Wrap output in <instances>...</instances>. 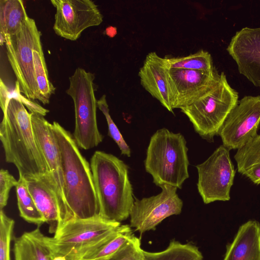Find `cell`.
<instances>
[{
    "instance_id": "obj_2",
    "label": "cell",
    "mask_w": 260,
    "mask_h": 260,
    "mask_svg": "<svg viewBox=\"0 0 260 260\" xmlns=\"http://www.w3.org/2000/svg\"><path fill=\"white\" fill-rule=\"evenodd\" d=\"M0 139L5 159L13 164L19 176H38L49 172L35 139L30 113L19 100L11 99L0 124Z\"/></svg>"
},
{
    "instance_id": "obj_7",
    "label": "cell",
    "mask_w": 260,
    "mask_h": 260,
    "mask_svg": "<svg viewBox=\"0 0 260 260\" xmlns=\"http://www.w3.org/2000/svg\"><path fill=\"white\" fill-rule=\"evenodd\" d=\"M94 78L93 74L77 68L69 78V87L66 91L74 104L73 137L78 147L84 150L97 146L104 138L97 124Z\"/></svg>"
},
{
    "instance_id": "obj_5",
    "label": "cell",
    "mask_w": 260,
    "mask_h": 260,
    "mask_svg": "<svg viewBox=\"0 0 260 260\" xmlns=\"http://www.w3.org/2000/svg\"><path fill=\"white\" fill-rule=\"evenodd\" d=\"M123 224L100 215L88 218H72L59 226L49 242L55 253L71 260L81 259L114 237Z\"/></svg>"
},
{
    "instance_id": "obj_16",
    "label": "cell",
    "mask_w": 260,
    "mask_h": 260,
    "mask_svg": "<svg viewBox=\"0 0 260 260\" xmlns=\"http://www.w3.org/2000/svg\"><path fill=\"white\" fill-rule=\"evenodd\" d=\"M30 116L37 144L65 201L60 152L53 132L52 124L46 120L44 116L39 114L30 113Z\"/></svg>"
},
{
    "instance_id": "obj_3",
    "label": "cell",
    "mask_w": 260,
    "mask_h": 260,
    "mask_svg": "<svg viewBox=\"0 0 260 260\" xmlns=\"http://www.w3.org/2000/svg\"><path fill=\"white\" fill-rule=\"evenodd\" d=\"M100 215L121 223L129 217L135 200L128 167L115 155L96 151L90 164Z\"/></svg>"
},
{
    "instance_id": "obj_13",
    "label": "cell",
    "mask_w": 260,
    "mask_h": 260,
    "mask_svg": "<svg viewBox=\"0 0 260 260\" xmlns=\"http://www.w3.org/2000/svg\"><path fill=\"white\" fill-rule=\"evenodd\" d=\"M24 179L38 209L49 225L50 233H55L64 223L74 218L50 172Z\"/></svg>"
},
{
    "instance_id": "obj_9",
    "label": "cell",
    "mask_w": 260,
    "mask_h": 260,
    "mask_svg": "<svg viewBox=\"0 0 260 260\" xmlns=\"http://www.w3.org/2000/svg\"><path fill=\"white\" fill-rule=\"evenodd\" d=\"M229 152L220 145L205 161L196 166L198 190L205 204L230 200L236 171Z\"/></svg>"
},
{
    "instance_id": "obj_6",
    "label": "cell",
    "mask_w": 260,
    "mask_h": 260,
    "mask_svg": "<svg viewBox=\"0 0 260 260\" xmlns=\"http://www.w3.org/2000/svg\"><path fill=\"white\" fill-rule=\"evenodd\" d=\"M238 102V93L230 85L222 72L204 94L180 110L188 118L196 132L204 139L212 142Z\"/></svg>"
},
{
    "instance_id": "obj_24",
    "label": "cell",
    "mask_w": 260,
    "mask_h": 260,
    "mask_svg": "<svg viewBox=\"0 0 260 260\" xmlns=\"http://www.w3.org/2000/svg\"><path fill=\"white\" fill-rule=\"evenodd\" d=\"M165 57L169 69L192 70L207 73L213 72L215 69L211 54L203 49L185 56Z\"/></svg>"
},
{
    "instance_id": "obj_12",
    "label": "cell",
    "mask_w": 260,
    "mask_h": 260,
    "mask_svg": "<svg viewBox=\"0 0 260 260\" xmlns=\"http://www.w3.org/2000/svg\"><path fill=\"white\" fill-rule=\"evenodd\" d=\"M260 125V95H247L238 101L219 133L229 150L239 149L256 135Z\"/></svg>"
},
{
    "instance_id": "obj_19",
    "label": "cell",
    "mask_w": 260,
    "mask_h": 260,
    "mask_svg": "<svg viewBox=\"0 0 260 260\" xmlns=\"http://www.w3.org/2000/svg\"><path fill=\"white\" fill-rule=\"evenodd\" d=\"M14 260H52L56 254L40 226L15 238Z\"/></svg>"
},
{
    "instance_id": "obj_14",
    "label": "cell",
    "mask_w": 260,
    "mask_h": 260,
    "mask_svg": "<svg viewBox=\"0 0 260 260\" xmlns=\"http://www.w3.org/2000/svg\"><path fill=\"white\" fill-rule=\"evenodd\" d=\"M218 72L181 69H168L167 78L171 107L174 109L189 106L201 97L212 85Z\"/></svg>"
},
{
    "instance_id": "obj_21",
    "label": "cell",
    "mask_w": 260,
    "mask_h": 260,
    "mask_svg": "<svg viewBox=\"0 0 260 260\" xmlns=\"http://www.w3.org/2000/svg\"><path fill=\"white\" fill-rule=\"evenodd\" d=\"M199 248L192 243H182L175 239L160 251L143 250V260H203Z\"/></svg>"
},
{
    "instance_id": "obj_31",
    "label": "cell",
    "mask_w": 260,
    "mask_h": 260,
    "mask_svg": "<svg viewBox=\"0 0 260 260\" xmlns=\"http://www.w3.org/2000/svg\"><path fill=\"white\" fill-rule=\"evenodd\" d=\"M18 182L8 170L2 169L0 171V210L6 206L11 189Z\"/></svg>"
},
{
    "instance_id": "obj_23",
    "label": "cell",
    "mask_w": 260,
    "mask_h": 260,
    "mask_svg": "<svg viewBox=\"0 0 260 260\" xmlns=\"http://www.w3.org/2000/svg\"><path fill=\"white\" fill-rule=\"evenodd\" d=\"M16 187L20 216L27 222L40 226L45 220L30 193L24 178L19 176Z\"/></svg>"
},
{
    "instance_id": "obj_32",
    "label": "cell",
    "mask_w": 260,
    "mask_h": 260,
    "mask_svg": "<svg viewBox=\"0 0 260 260\" xmlns=\"http://www.w3.org/2000/svg\"><path fill=\"white\" fill-rule=\"evenodd\" d=\"M106 34L110 38H113L117 34V28L113 26H109L105 30Z\"/></svg>"
},
{
    "instance_id": "obj_8",
    "label": "cell",
    "mask_w": 260,
    "mask_h": 260,
    "mask_svg": "<svg viewBox=\"0 0 260 260\" xmlns=\"http://www.w3.org/2000/svg\"><path fill=\"white\" fill-rule=\"evenodd\" d=\"M41 37V32L34 19L29 17L15 34L5 36L7 58L21 93L29 100L39 101L33 51L42 46Z\"/></svg>"
},
{
    "instance_id": "obj_30",
    "label": "cell",
    "mask_w": 260,
    "mask_h": 260,
    "mask_svg": "<svg viewBox=\"0 0 260 260\" xmlns=\"http://www.w3.org/2000/svg\"><path fill=\"white\" fill-rule=\"evenodd\" d=\"M11 99H15L20 101L26 107L30 113H37L43 116H45L49 110L45 109L38 103L22 95L20 91L18 82H15V87L13 90L9 89L6 95V99L8 104Z\"/></svg>"
},
{
    "instance_id": "obj_26",
    "label": "cell",
    "mask_w": 260,
    "mask_h": 260,
    "mask_svg": "<svg viewBox=\"0 0 260 260\" xmlns=\"http://www.w3.org/2000/svg\"><path fill=\"white\" fill-rule=\"evenodd\" d=\"M33 56L36 79L40 95V101L46 105L49 103L51 95L55 93V87L49 79L42 46L34 50Z\"/></svg>"
},
{
    "instance_id": "obj_1",
    "label": "cell",
    "mask_w": 260,
    "mask_h": 260,
    "mask_svg": "<svg viewBox=\"0 0 260 260\" xmlns=\"http://www.w3.org/2000/svg\"><path fill=\"white\" fill-rule=\"evenodd\" d=\"M52 129L60 152L64 199L74 218L100 215L89 164L70 132L56 121L52 124Z\"/></svg>"
},
{
    "instance_id": "obj_11",
    "label": "cell",
    "mask_w": 260,
    "mask_h": 260,
    "mask_svg": "<svg viewBox=\"0 0 260 260\" xmlns=\"http://www.w3.org/2000/svg\"><path fill=\"white\" fill-rule=\"evenodd\" d=\"M56 12L53 29L66 39L76 41L86 28L102 23L103 16L91 0H51Z\"/></svg>"
},
{
    "instance_id": "obj_29",
    "label": "cell",
    "mask_w": 260,
    "mask_h": 260,
    "mask_svg": "<svg viewBox=\"0 0 260 260\" xmlns=\"http://www.w3.org/2000/svg\"><path fill=\"white\" fill-rule=\"evenodd\" d=\"M140 239L135 236L110 260H143Z\"/></svg>"
},
{
    "instance_id": "obj_22",
    "label": "cell",
    "mask_w": 260,
    "mask_h": 260,
    "mask_svg": "<svg viewBox=\"0 0 260 260\" xmlns=\"http://www.w3.org/2000/svg\"><path fill=\"white\" fill-rule=\"evenodd\" d=\"M28 17L22 1H0V34H15Z\"/></svg>"
},
{
    "instance_id": "obj_25",
    "label": "cell",
    "mask_w": 260,
    "mask_h": 260,
    "mask_svg": "<svg viewBox=\"0 0 260 260\" xmlns=\"http://www.w3.org/2000/svg\"><path fill=\"white\" fill-rule=\"evenodd\" d=\"M135 236L131 227L123 224L122 230L112 239L99 248L81 259L73 260H110Z\"/></svg>"
},
{
    "instance_id": "obj_17",
    "label": "cell",
    "mask_w": 260,
    "mask_h": 260,
    "mask_svg": "<svg viewBox=\"0 0 260 260\" xmlns=\"http://www.w3.org/2000/svg\"><path fill=\"white\" fill-rule=\"evenodd\" d=\"M168 69L165 57L159 56L155 52H151L146 56L138 76L144 89L169 111L173 113L169 99Z\"/></svg>"
},
{
    "instance_id": "obj_18",
    "label": "cell",
    "mask_w": 260,
    "mask_h": 260,
    "mask_svg": "<svg viewBox=\"0 0 260 260\" xmlns=\"http://www.w3.org/2000/svg\"><path fill=\"white\" fill-rule=\"evenodd\" d=\"M223 260H260V223L250 220L242 224Z\"/></svg>"
},
{
    "instance_id": "obj_27",
    "label": "cell",
    "mask_w": 260,
    "mask_h": 260,
    "mask_svg": "<svg viewBox=\"0 0 260 260\" xmlns=\"http://www.w3.org/2000/svg\"><path fill=\"white\" fill-rule=\"evenodd\" d=\"M96 105L97 107L103 113L106 118L108 127V135L118 145L122 154L126 155L128 157L131 156V149L110 116L105 94H103L99 100H97Z\"/></svg>"
},
{
    "instance_id": "obj_10",
    "label": "cell",
    "mask_w": 260,
    "mask_h": 260,
    "mask_svg": "<svg viewBox=\"0 0 260 260\" xmlns=\"http://www.w3.org/2000/svg\"><path fill=\"white\" fill-rule=\"evenodd\" d=\"M157 195L136 199L130 213V226L143 234L154 231L164 219L181 213L183 202L179 197L178 188L167 184L159 186Z\"/></svg>"
},
{
    "instance_id": "obj_4",
    "label": "cell",
    "mask_w": 260,
    "mask_h": 260,
    "mask_svg": "<svg viewBox=\"0 0 260 260\" xmlns=\"http://www.w3.org/2000/svg\"><path fill=\"white\" fill-rule=\"evenodd\" d=\"M187 151L186 141L181 133L166 128L154 133L150 139L144 166L156 186L167 184L182 188L189 176Z\"/></svg>"
},
{
    "instance_id": "obj_15",
    "label": "cell",
    "mask_w": 260,
    "mask_h": 260,
    "mask_svg": "<svg viewBox=\"0 0 260 260\" xmlns=\"http://www.w3.org/2000/svg\"><path fill=\"white\" fill-rule=\"evenodd\" d=\"M239 73L260 87V27H245L236 31L226 48Z\"/></svg>"
},
{
    "instance_id": "obj_28",
    "label": "cell",
    "mask_w": 260,
    "mask_h": 260,
    "mask_svg": "<svg viewBox=\"0 0 260 260\" xmlns=\"http://www.w3.org/2000/svg\"><path fill=\"white\" fill-rule=\"evenodd\" d=\"M14 220L0 210V260H11L10 246L13 239Z\"/></svg>"
},
{
    "instance_id": "obj_20",
    "label": "cell",
    "mask_w": 260,
    "mask_h": 260,
    "mask_svg": "<svg viewBox=\"0 0 260 260\" xmlns=\"http://www.w3.org/2000/svg\"><path fill=\"white\" fill-rule=\"evenodd\" d=\"M239 173L253 183L260 184V135L257 134L234 155Z\"/></svg>"
}]
</instances>
